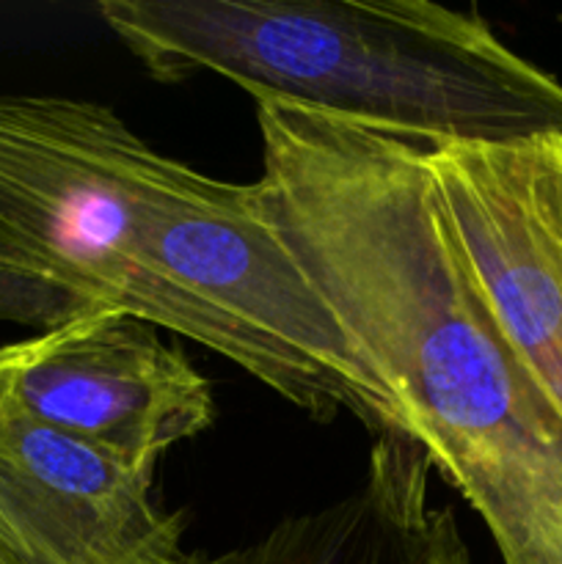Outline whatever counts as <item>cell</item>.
I'll return each mask as SVG.
<instances>
[{"mask_svg":"<svg viewBox=\"0 0 562 564\" xmlns=\"http://www.w3.org/2000/svg\"><path fill=\"white\" fill-rule=\"evenodd\" d=\"M259 207L505 564H562V422L496 328L424 138L257 99Z\"/></svg>","mask_w":562,"mask_h":564,"instance_id":"6da1fadb","label":"cell"},{"mask_svg":"<svg viewBox=\"0 0 562 564\" xmlns=\"http://www.w3.org/2000/svg\"><path fill=\"white\" fill-rule=\"evenodd\" d=\"M97 11L169 86L218 75L253 99L424 141L562 132V83L477 11L424 0H105Z\"/></svg>","mask_w":562,"mask_h":564,"instance_id":"7a4b0ae2","label":"cell"},{"mask_svg":"<svg viewBox=\"0 0 562 564\" xmlns=\"http://www.w3.org/2000/svg\"><path fill=\"white\" fill-rule=\"evenodd\" d=\"M138 317L198 341L306 413L375 435L406 419L264 220L259 187L163 158L141 226Z\"/></svg>","mask_w":562,"mask_h":564,"instance_id":"3957f363","label":"cell"},{"mask_svg":"<svg viewBox=\"0 0 562 564\" xmlns=\"http://www.w3.org/2000/svg\"><path fill=\"white\" fill-rule=\"evenodd\" d=\"M165 154L102 102L0 94V319L36 334L138 317L141 226Z\"/></svg>","mask_w":562,"mask_h":564,"instance_id":"277c9868","label":"cell"},{"mask_svg":"<svg viewBox=\"0 0 562 564\" xmlns=\"http://www.w3.org/2000/svg\"><path fill=\"white\" fill-rule=\"evenodd\" d=\"M457 257L562 422V132L424 141Z\"/></svg>","mask_w":562,"mask_h":564,"instance_id":"5b68a950","label":"cell"},{"mask_svg":"<svg viewBox=\"0 0 562 564\" xmlns=\"http://www.w3.org/2000/svg\"><path fill=\"white\" fill-rule=\"evenodd\" d=\"M0 402L154 477L213 427V386L182 347L127 312H97L0 347Z\"/></svg>","mask_w":562,"mask_h":564,"instance_id":"8992f818","label":"cell"},{"mask_svg":"<svg viewBox=\"0 0 562 564\" xmlns=\"http://www.w3.org/2000/svg\"><path fill=\"white\" fill-rule=\"evenodd\" d=\"M154 477L0 402V510L42 564H187Z\"/></svg>","mask_w":562,"mask_h":564,"instance_id":"52a82bcc","label":"cell"},{"mask_svg":"<svg viewBox=\"0 0 562 564\" xmlns=\"http://www.w3.org/2000/svg\"><path fill=\"white\" fill-rule=\"evenodd\" d=\"M433 463L408 435H378L356 490L287 518L253 543L187 564H474L455 512L433 499Z\"/></svg>","mask_w":562,"mask_h":564,"instance_id":"ba28073f","label":"cell"},{"mask_svg":"<svg viewBox=\"0 0 562 564\" xmlns=\"http://www.w3.org/2000/svg\"><path fill=\"white\" fill-rule=\"evenodd\" d=\"M0 564H42L3 510H0Z\"/></svg>","mask_w":562,"mask_h":564,"instance_id":"9c48e42d","label":"cell"}]
</instances>
